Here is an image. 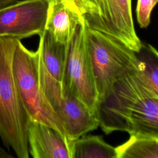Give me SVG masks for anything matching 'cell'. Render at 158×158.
<instances>
[{
  "label": "cell",
  "mask_w": 158,
  "mask_h": 158,
  "mask_svg": "<svg viewBox=\"0 0 158 158\" xmlns=\"http://www.w3.org/2000/svg\"><path fill=\"white\" fill-rule=\"evenodd\" d=\"M98 118L106 134L121 131L130 136L158 137V95L138 70L118 81L100 102Z\"/></svg>",
  "instance_id": "cell-1"
},
{
  "label": "cell",
  "mask_w": 158,
  "mask_h": 158,
  "mask_svg": "<svg viewBox=\"0 0 158 158\" xmlns=\"http://www.w3.org/2000/svg\"><path fill=\"white\" fill-rule=\"evenodd\" d=\"M19 40L0 37V138L18 158H29L27 132L30 120L20 98L13 72Z\"/></svg>",
  "instance_id": "cell-2"
},
{
  "label": "cell",
  "mask_w": 158,
  "mask_h": 158,
  "mask_svg": "<svg viewBox=\"0 0 158 158\" xmlns=\"http://www.w3.org/2000/svg\"><path fill=\"white\" fill-rule=\"evenodd\" d=\"M86 39L100 104L118 81L139 69V61L136 52L124 44L87 27Z\"/></svg>",
  "instance_id": "cell-3"
},
{
  "label": "cell",
  "mask_w": 158,
  "mask_h": 158,
  "mask_svg": "<svg viewBox=\"0 0 158 158\" xmlns=\"http://www.w3.org/2000/svg\"><path fill=\"white\" fill-rule=\"evenodd\" d=\"M39 64V48L30 50L19 40L13 59V72L20 98L30 120L54 128L69 140L59 117L43 89Z\"/></svg>",
  "instance_id": "cell-4"
},
{
  "label": "cell",
  "mask_w": 158,
  "mask_h": 158,
  "mask_svg": "<svg viewBox=\"0 0 158 158\" xmlns=\"http://www.w3.org/2000/svg\"><path fill=\"white\" fill-rule=\"evenodd\" d=\"M86 26L110 36L132 51H139L142 42L136 35L131 0H72Z\"/></svg>",
  "instance_id": "cell-5"
},
{
  "label": "cell",
  "mask_w": 158,
  "mask_h": 158,
  "mask_svg": "<svg viewBox=\"0 0 158 158\" xmlns=\"http://www.w3.org/2000/svg\"><path fill=\"white\" fill-rule=\"evenodd\" d=\"M85 24L78 28L70 43L64 78V89L98 117L99 101L86 39Z\"/></svg>",
  "instance_id": "cell-6"
},
{
  "label": "cell",
  "mask_w": 158,
  "mask_h": 158,
  "mask_svg": "<svg viewBox=\"0 0 158 158\" xmlns=\"http://www.w3.org/2000/svg\"><path fill=\"white\" fill-rule=\"evenodd\" d=\"M48 4L47 0H17L0 9V37L22 40L43 35Z\"/></svg>",
  "instance_id": "cell-7"
},
{
  "label": "cell",
  "mask_w": 158,
  "mask_h": 158,
  "mask_svg": "<svg viewBox=\"0 0 158 158\" xmlns=\"http://www.w3.org/2000/svg\"><path fill=\"white\" fill-rule=\"evenodd\" d=\"M44 30L56 42L69 45L80 26L85 24L72 0H53L48 2Z\"/></svg>",
  "instance_id": "cell-8"
},
{
  "label": "cell",
  "mask_w": 158,
  "mask_h": 158,
  "mask_svg": "<svg viewBox=\"0 0 158 158\" xmlns=\"http://www.w3.org/2000/svg\"><path fill=\"white\" fill-rule=\"evenodd\" d=\"M27 141L33 158H72V142L47 125L30 120Z\"/></svg>",
  "instance_id": "cell-9"
},
{
  "label": "cell",
  "mask_w": 158,
  "mask_h": 158,
  "mask_svg": "<svg viewBox=\"0 0 158 158\" xmlns=\"http://www.w3.org/2000/svg\"><path fill=\"white\" fill-rule=\"evenodd\" d=\"M55 110L62 123L67 139L71 142L99 125L98 115L68 91H65Z\"/></svg>",
  "instance_id": "cell-10"
},
{
  "label": "cell",
  "mask_w": 158,
  "mask_h": 158,
  "mask_svg": "<svg viewBox=\"0 0 158 158\" xmlns=\"http://www.w3.org/2000/svg\"><path fill=\"white\" fill-rule=\"evenodd\" d=\"M69 45L54 41L44 30L40 36V65L54 80L64 88V78Z\"/></svg>",
  "instance_id": "cell-11"
},
{
  "label": "cell",
  "mask_w": 158,
  "mask_h": 158,
  "mask_svg": "<svg viewBox=\"0 0 158 158\" xmlns=\"http://www.w3.org/2000/svg\"><path fill=\"white\" fill-rule=\"evenodd\" d=\"M72 155V158H117L116 147L97 135H83L74 140Z\"/></svg>",
  "instance_id": "cell-12"
},
{
  "label": "cell",
  "mask_w": 158,
  "mask_h": 158,
  "mask_svg": "<svg viewBox=\"0 0 158 158\" xmlns=\"http://www.w3.org/2000/svg\"><path fill=\"white\" fill-rule=\"evenodd\" d=\"M116 150L117 158H158V137L130 136Z\"/></svg>",
  "instance_id": "cell-13"
},
{
  "label": "cell",
  "mask_w": 158,
  "mask_h": 158,
  "mask_svg": "<svg viewBox=\"0 0 158 158\" xmlns=\"http://www.w3.org/2000/svg\"><path fill=\"white\" fill-rule=\"evenodd\" d=\"M136 54L139 61V73L158 95V51L151 44L142 43Z\"/></svg>",
  "instance_id": "cell-14"
},
{
  "label": "cell",
  "mask_w": 158,
  "mask_h": 158,
  "mask_svg": "<svg viewBox=\"0 0 158 158\" xmlns=\"http://www.w3.org/2000/svg\"><path fill=\"white\" fill-rule=\"evenodd\" d=\"M158 0H138L136 9L138 23L141 28H146L151 22V15Z\"/></svg>",
  "instance_id": "cell-15"
},
{
  "label": "cell",
  "mask_w": 158,
  "mask_h": 158,
  "mask_svg": "<svg viewBox=\"0 0 158 158\" xmlns=\"http://www.w3.org/2000/svg\"><path fill=\"white\" fill-rule=\"evenodd\" d=\"M13 156L0 146V158H12Z\"/></svg>",
  "instance_id": "cell-16"
},
{
  "label": "cell",
  "mask_w": 158,
  "mask_h": 158,
  "mask_svg": "<svg viewBox=\"0 0 158 158\" xmlns=\"http://www.w3.org/2000/svg\"><path fill=\"white\" fill-rule=\"evenodd\" d=\"M17 0H0V9L6 7L15 2Z\"/></svg>",
  "instance_id": "cell-17"
},
{
  "label": "cell",
  "mask_w": 158,
  "mask_h": 158,
  "mask_svg": "<svg viewBox=\"0 0 158 158\" xmlns=\"http://www.w3.org/2000/svg\"><path fill=\"white\" fill-rule=\"evenodd\" d=\"M48 1V2H51V1H53V0H47Z\"/></svg>",
  "instance_id": "cell-18"
}]
</instances>
